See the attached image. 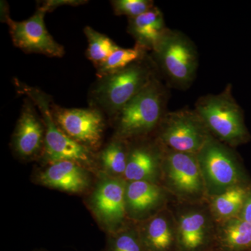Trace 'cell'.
<instances>
[{"instance_id":"603a6c76","label":"cell","mask_w":251,"mask_h":251,"mask_svg":"<svg viewBox=\"0 0 251 251\" xmlns=\"http://www.w3.org/2000/svg\"><path fill=\"white\" fill-rule=\"evenodd\" d=\"M247 191L239 186H232L214 199V209L224 217L234 215L240 210L247 201Z\"/></svg>"},{"instance_id":"484cf974","label":"cell","mask_w":251,"mask_h":251,"mask_svg":"<svg viewBox=\"0 0 251 251\" xmlns=\"http://www.w3.org/2000/svg\"><path fill=\"white\" fill-rule=\"evenodd\" d=\"M85 3L86 1H77V0H50V1H44L39 8L47 13L53 11V9H57L59 6H64V5L77 6Z\"/></svg>"},{"instance_id":"d6986e66","label":"cell","mask_w":251,"mask_h":251,"mask_svg":"<svg viewBox=\"0 0 251 251\" xmlns=\"http://www.w3.org/2000/svg\"><path fill=\"white\" fill-rule=\"evenodd\" d=\"M221 251H243L251 248V224L242 219L229 221L220 237Z\"/></svg>"},{"instance_id":"5bb4252c","label":"cell","mask_w":251,"mask_h":251,"mask_svg":"<svg viewBox=\"0 0 251 251\" xmlns=\"http://www.w3.org/2000/svg\"><path fill=\"white\" fill-rule=\"evenodd\" d=\"M128 32L133 36L136 44L145 50L156 49L168 30L161 10L156 6L145 14L128 18Z\"/></svg>"},{"instance_id":"2e32d148","label":"cell","mask_w":251,"mask_h":251,"mask_svg":"<svg viewBox=\"0 0 251 251\" xmlns=\"http://www.w3.org/2000/svg\"><path fill=\"white\" fill-rule=\"evenodd\" d=\"M161 198V189L150 181H130L126 186V208L134 214H143L151 210Z\"/></svg>"},{"instance_id":"83f0119b","label":"cell","mask_w":251,"mask_h":251,"mask_svg":"<svg viewBox=\"0 0 251 251\" xmlns=\"http://www.w3.org/2000/svg\"><path fill=\"white\" fill-rule=\"evenodd\" d=\"M35 251H46V250H42V249H41V250H36Z\"/></svg>"},{"instance_id":"3957f363","label":"cell","mask_w":251,"mask_h":251,"mask_svg":"<svg viewBox=\"0 0 251 251\" xmlns=\"http://www.w3.org/2000/svg\"><path fill=\"white\" fill-rule=\"evenodd\" d=\"M18 92L27 96L40 112L46 128L44 155L45 161L50 163L71 161L79 163L88 170L95 167L93 151L85 148L66 134L54 121L52 102L49 96L35 87L17 82Z\"/></svg>"},{"instance_id":"4316f807","label":"cell","mask_w":251,"mask_h":251,"mask_svg":"<svg viewBox=\"0 0 251 251\" xmlns=\"http://www.w3.org/2000/svg\"><path fill=\"white\" fill-rule=\"evenodd\" d=\"M242 219L251 224V196L247 198L243 206Z\"/></svg>"},{"instance_id":"9a60e30c","label":"cell","mask_w":251,"mask_h":251,"mask_svg":"<svg viewBox=\"0 0 251 251\" xmlns=\"http://www.w3.org/2000/svg\"><path fill=\"white\" fill-rule=\"evenodd\" d=\"M158 166L156 151L148 146L135 147L128 152L125 174L130 181H149L154 177Z\"/></svg>"},{"instance_id":"cb8c5ba5","label":"cell","mask_w":251,"mask_h":251,"mask_svg":"<svg viewBox=\"0 0 251 251\" xmlns=\"http://www.w3.org/2000/svg\"><path fill=\"white\" fill-rule=\"evenodd\" d=\"M103 251H148L140 234L133 230H118L109 234Z\"/></svg>"},{"instance_id":"30bf717a","label":"cell","mask_w":251,"mask_h":251,"mask_svg":"<svg viewBox=\"0 0 251 251\" xmlns=\"http://www.w3.org/2000/svg\"><path fill=\"white\" fill-rule=\"evenodd\" d=\"M196 155L200 168L213 187L226 191L235 184L239 175L232 153L210 135Z\"/></svg>"},{"instance_id":"7c38bea8","label":"cell","mask_w":251,"mask_h":251,"mask_svg":"<svg viewBox=\"0 0 251 251\" xmlns=\"http://www.w3.org/2000/svg\"><path fill=\"white\" fill-rule=\"evenodd\" d=\"M89 170L79 163L61 161L50 163L38 175L43 186L70 193H82L90 187Z\"/></svg>"},{"instance_id":"4fadbf2b","label":"cell","mask_w":251,"mask_h":251,"mask_svg":"<svg viewBox=\"0 0 251 251\" xmlns=\"http://www.w3.org/2000/svg\"><path fill=\"white\" fill-rule=\"evenodd\" d=\"M166 166L172 183L181 192L195 193L202 189V179L197 157L192 153L171 150Z\"/></svg>"},{"instance_id":"d4e9b609","label":"cell","mask_w":251,"mask_h":251,"mask_svg":"<svg viewBox=\"0 0 251 251\" xmlns=\"http://www.w3.org/2000/svg\"><path fill=\"white\" fill-rule=\"evenodd\" d=\"M111 4L115 14L128 18L139 16L155 6L151 0H115Z\"/></svg>"},{"instance_id":"ffe728a7","label":"cell","mask_w":251,"mask_h":251,"mask_svg":"<svg viewBox=\"0 0 251 251\" xmlns=\"http://www.w3.org/2000/svg\"><path fill=\"white\" fill-rule=\"evenodd\" d=\"M84 32L88 41L86 55L97 68L120 48L108 36L96 31L90 26H86Z\"/></svg>"},{"instance_id":"8fae6325","label":"cell","mask_w":251,"mask_h":251,"mask_svg":"<svg viewBox=\"0 0 251 251\" xmlns=\"http://www.w3.org/2000/svg\"><path fill=\"white\" fill-rule=\"evenodd\" d=\"M46 128L34 103L26 99L13 136V148L25 159L34 158L43 151L45 145Z\"/></svg>"},{"instance_id":"ac0fdd59","label":"cell","mask_w":251,"mask_h":251,"mask_svg":"<svg viewBox=\"0 0 251 251\" xmlns=\"http://www.w3.org/2000/svg\"><path fill=\"white\" fill-rule=\"evenodd\" d=\"M148 251H173L175 238L169 225L163 217L153 218L140 234Z\"/></svg>"},{"instance_id":"ba28073f","label":"cell","mask_w":251,"mask_h":251,"mask_svg":"<svg viewBox=\"0 0 251 251\" xmlns=\"http://www.w3.org/2000/svg\"><path fill=\"white\" fill-rule=\"evenodd\" d=\"M126 190L123 180L105 176L99 181L90 198L92 212L109 234L120 230L118 227L125 219Z\"/></svg>"},{"instance_id":"277c9868","label":"cell","mask_w":251,"mask_h":251,"mask_svg":"<svg viewBox=\"0 0 251 251\" xmlns=\"http://www.w3.org/2000/svg\"><path fill=\"white\" fill-rule=\"evenodd\" d=\"M151 58L172 87L187 90L194 82L199 65L197 47L181 31L168 29Z\"/></svg>"},{"instance_id":"44dd1931","label":"cell","mask_w":251,"mask_h":251,"mask_svg":"<svg viewBox=\"0 0 251 251\" xmlns=\"http://www.w3.org/2000/svg\"><path fill=\"white\" fill-rule=\"evenodd\" d=\"M147 53L148 51L137 45L132 49L120 48L101 65L97 68V76L100 78L108 74L122 70L130 64L145 58L148 56Z\"/></svg>"},{"instance_id":"52a82bcc","label":"cell","mask_w":251,"mask_h":251,"mask_svg":"<svg viewBox=\"0 0 251 251\" xmlns=\"http://www.w3.org/2000/svg\"><path fill=\"white\" fill-rule=\"evenodd\" d=\"M52 113L59 128L77 143L92 151L101 146L105 124L100 110L92 107L64 108L52 104Z\"/></svg>"},{"instance_id":"7402d4cb","label":"cell","mask_w":251,"mask_h":251,"mask_svg":"<svg viewBox=\"0 0 251 251\" xmlns=\"http://www.w3.org/2000/svg\"><path fill=\"white\" fill-rule=\"evenodd\" d=\"M124 143L125 140L116 138L100 153L101 166L109 175L125 174L129 151H127Z\"/></svg>"},{"instance_id":"5b68a950","label":"cell","mask_w":251,"mask_h":251,"mask_svg":"<svg viewBox=\"0 0 251 251\" xmlns=\"http://www.w3.org/2000/svg\"><path fill=\"white\" fill-rule=\"evenodd\" d=\"M232 85L223 92L207 94L198 99L195 110L206 128L220 139L230 145L242 143L247 138L242 109L234 99Z\"/></svg>"},{"instance_id":"8992f818","label":"cell","mask_w":251,"mask_h":251,"mask_svg":"<svg viewBox=\"0 0 251 251\" xmlns=\"http://www.w3.org/2000/svg\"><path fill=\"white\" fill-rule=\"evenodd\" d=\"M160 126L162 143L178 152L197 154L209 136L208 128L195 109L168 112Z\"/></svg>"},{"instance_id":"7a4b0ae2","label":"cell","mask_w":251,"mask_h":251,"mask_svg":"<svg viewBox=\"0 0 251 251\" xmlns=\"http://www.w3.org/2000/svg\"><path fill=\"white\" fill-rule=\"evenodd\" d=\"M168 87L158 75L115 116L117 138L126 140L148 134L159 126L166 115Z\"/></svg>"},{"instance_id":"6da1fadb","label":"cell","mask_w":251,"mask_h":251,"mask_svg":"<svg viewBox=\"0 0 251 251\" xmlns=\"http://www.w3.org/2000/svg\"><path fill=\"white\" fill-rule=\"evenodd\" d=\"M152 58H145L128 67L99 78L90 92L91 105L110 116L118 112L157 75Z\"/></svg>"},{"instance_id":"e0dca14e","label":"cell","mask_w":251,"mask_h":251,"mask_svg":"<svg viewBox=\"0 0 251 251\" xmlns=\"http://www.w3.org/2000/svg\"><path fill=\"white\" fill-rule=\"evenodd\" d=\"M205 219L200 213L183 216L179 221L180 251H201L206 245Z\"/></svg>"},{"instance_id":"9c48e42d","label":"cell","mask_w":251,"mask_h":251,"mask_svg":"<svg viewBox=\"0 0 251 251\" xmlns=\"http://www.w3.org/2000/svg\"><path fill=\"white\" fill-rule=\"evenodd\" d=\"M46 12L38 8L35 14L25 21H6L14 45L27 53L44 54L51 57H62L65 54L64 46L58 44L46 29L44 17Z\"/></svg>"}]
</instances>
